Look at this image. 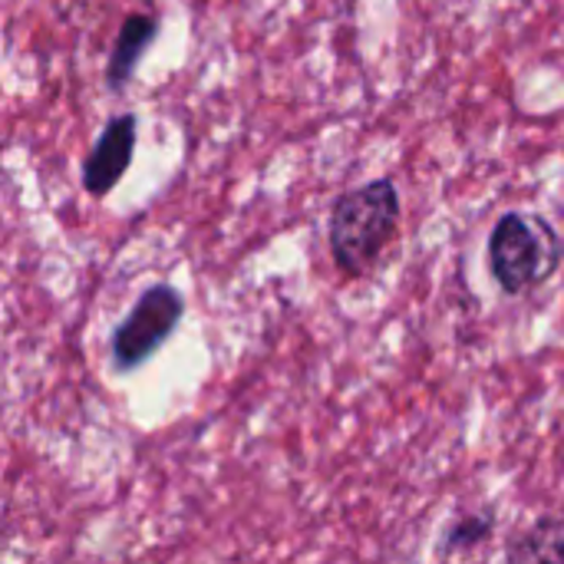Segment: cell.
Segmentation results:
<instances>
[{"label": "cell", "instance_id": "6da1fadb", "mask_svg": "<svg viewBox=\"0 0 564 564\" xmlns=\"http://www.w3.org/2000/svg\"><path fill=\"white\" fill-rule=\"evenodd\" d=\"M400 225V192L393 178L367 182L354 192H344L330 208L327 241L330 258L344 278L367 274Z\"/></svg>", "mask_w": 564, "mask_h": 564}, {"label": "cell", "instance_id": "3957f363", "mask_svg": "<svg viewBox=\"0 0 564 564\" xmlns=\"http://www.w3.org/2000/svg\"><path fill=\"white\" fill-rule=\"evenodd\" d=\"M185 301L172 284H152L139 294L132 311L116 324L109 337V354L119 370L142 367L178 327Z\"/></svg>", "mask_w": 564, "mask_h": 564}, {"label": "cell", "instance_id": "5b68a950", "mask_svg": "<svg viewBox=\"0 0 564 564\" xmlns=\"http://www.w3.org/2000/svg\"><path fill=\"white\" fill-rule=\"evenodd\" d=\"M155 36H159V20L152 13H129L122 20L119 36H116V43L109 50V59H106V86L112 93H119L132 79L135 66L142 63V56H145V50L152 46Z\"/></svg>", "mask_w": 564, "mask_h": 564}, {"label": "cell", "instance_id": "52a82bcc", "mask_svg": "<svg viewBox=\"0 0 564 564\" xmlns=\"http://www.w3.org/2000/svg\"><path fill=\"white\" fill-rule=\"evenodd\" d=\"M492 535V519L489 516H466L459 519L456 525H449L446 532V552H466V549H476L482 545L486 539Z\"/></svg>", "mask_w": 564, "mask_h": 564}, {"label": "cell", "instance_id": "8992f818", "mask_svg": "<svg viewBox=\"0 0 564 564\" xmlns=\"http://www.w3.org/2000/svg\"><path fill=\"white\" fill-rule=\"evenodd\" d=\"M506 564H564V519L545 516L522 529L506 549Z\"/></svg>", "mask_w": 564, "mask_h": 564}, {"label": "cell", "instance_id": "277c9868", "mask_svg": "<svg viewBox=\"0 0 564 564\" xmlns=\"http://www.w3.org/2000/svg\"><path fill=\"white\" fill-rule=\"evenodd\" d=\"M135 129H139V119L132 112H119L106 122L102 135L96 139L93 152L83 162V188L93 198L109 195L122 182L126 169L132 165V152L139 139Z\"/></svg>", "mask_w": 564, "mask_h": 564}, {"label": "cell", "instance_id": "7a4b0ae2", "mask_svg": "<svg viewBox=\"0 0 564 564\" xmlns=\"http://www.w3.org/2000/svg\"><path fill=\"white\" fill-rule=\"evenodd\" d=\"M562 261V235L542 215L506 212L489 235V271L512 297L552 281Z\"/></svg>", "mask_w": 564, "mask_h": 564}]
</instances>
